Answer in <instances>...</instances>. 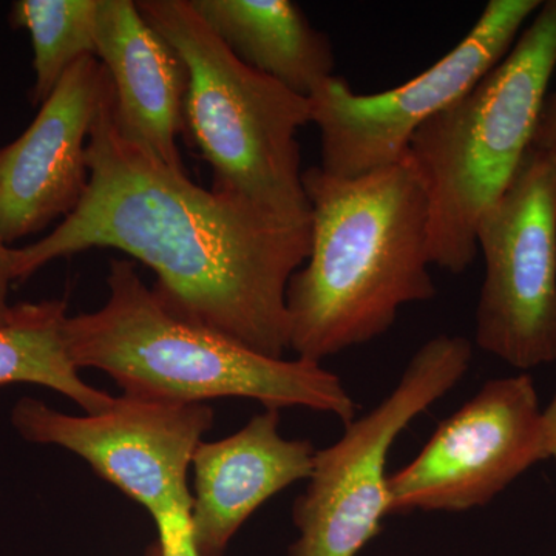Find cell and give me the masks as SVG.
Listing matches in <instances>:
<instances>
[{"instance_id": "6da1fadb", "label": "cell", "mask_w": 556, "mask_h": 556, "mask_svg": "<svg viewBox=\"0 0 556 556\" xmlns=\"http://www.w3.org/2000/svg\"><path fill=\"white\" fill-rule=\"evenodd\" d=\"M90 181L78 207L49 236L11 248L14 281L54 260L116 249L156 274L153 289L182 316L265 356L289 346L287 291L306 262L311 218L200 188L127 141L112 84L91 127Z\"/></svg>"}, {"instance_id": "7a4b0ae2", "label": "cell", "mask_w": 556, "mask_h": 556, "mask_svg": "<svg viewBox=\"0 0 556 556\" xmlns=\"http://www.w3.org/2000/svg\"><path fill=\"white\" fill-rule=\"evenodd\" d=\"M311 248L287 291L289 346L321 362L390 331L402 308L434 299L428 199L408 153L356 178L303 172Z\"/></svg>"}, {"instance_id": "3957f363", "label": "cell", "mask_w": 556, "mask_h": 556, "mask_svg": "<svg viewBox=\"0 0 556 556\" xmlns=\"http://www.w3.org/2000/svg\"><path fill=\"white\" fill-rule=\"evenodd\" d=\"M109 295L93 313L68 316L64 339L76 368L108 372L127 396L206 404L241 397L265 408L357 416L345 383L306 358L265 356L182 316L139 277L129 260H110Z\"/></svg>"}, {"instance_id": "277c9868", "label": "cell", "mask_w": 556, "mask_h": 556, "mask_svg": "<svg viewBox=\"0 0 556 556\" xmlns=\"http://www.w3.org/2000/svg\"><path fill=\"white\" fill-rule=\"evenodd\" d=\"M555 68L556 0H547L507 56L416 131L408 156L427 192L431 265L450 274L473 265L479 223L532 146Z\"/></svg>"}, {"instance_id": "5b68a950", "label": "cell", "mask_w": 556, "mask_h": 556, "mask_svg": "<svg viewBox=\"0 0 556 556\" xmlns=\"http://www.w3.org/2000/svg\"><path fill=\"white\" fill-rule=\"evenodd\" d=\"M137 7L188 70L185 127L211 166L212 189L308 218L299 131L313 124L309 98L239 60L190 0H138Z\"/></svg>"}, {"instance_id": "8992f818", "label": "cell", "mask_w": 556, "mask_h": 556, "mask_svg": "<svg viewBox=\"0 0 556 556\" xmlns=\"http://www.w3.org/2000/svg\"><path fill=\"white\" fill-rule=\"evenodd\" d=\"M471 361L473 343L463 336L428 340L376 407L350 420L334 444L317 450L308 485L292 507L298 538L288 556H357L379 535L390 517L391 448L466 378Z\"/></svg>"}, {"instance_id": "52a82bcc", "label": "cell", "mask_w": 556, "mask_h": 556, "mask_svg": "<svg viewBox=\"0 0 556 556\" xmlns=\"http://www.w3.org/2000/svg\"><path fill=\"white\" fill-rule=\"evenodd\" d=\"M541 0H490L466 38L396 89L358 94L334 76L309 98L320 134V169L356 178L397 163L416 131L495 68L514 49Z\"/></svg>"}, {"instance_id": "ba28073f", "label": "cell", "mask_w": 556, "mask_h": 556, "mask_svg": "<svg viewBox=\"0 0 556 556\" xmlns=\"http://www.w3.org/2000/svg\"><path fill=\"white\" fill-rule=\"evenodd\" d=\"M475 342L517 369L556 364V156L529 149L477 232Z\"/></svg>"}, {"instance_id": "9c48e42d", "label": "cell", "mask_w": 556, "mask_h": 556, "mask_svg": "<svg viewBox=\"0 0 556 556\" xmlns=\"http://www.w3.org/2000/svg\"><path fill=\"white\" fill-rule=\"evenodd\" d=\"M543 408L527 372L486 380L442 420L415 459L388 478L390 515L485 507L546 460Z\"/></svg>"}, {"instance_id": "30bf717a", "label": "cell", "mask_w": 556, "mask_h": 556, "mask_svg": "<svg viewBox=\"0 0 556 556\" xmlns=\"http://www.w3.org/2000/svg\"><path fill=\"white\" fill-rule=\"evenodd\" d=\"M11 424L24 441L83 457L153 517L167 507L192 506L189 468L214 424V409L123 394L98 415L70 416L22 397Z\"/></svg>"}, {"instance_id": "8fae6325", "label": "cell", "mask_w": 556, "mask_h": 556, "mask_svg": "<svg viewBox=\"0 0 556 556\" xmlns=\"http://www.w3.org/2000/svg\"><path fill=\"white\" fill-rule=\"evenodd\" d=\"M108 72L83 58L39 105L21 137L0 148V240L16 243L64 219L90 181L87 148L108 93Z\"/></svg>"}, {"instance_id": "7c38bea8", "label": "cell", "mask_w": 556, "mask_h": 556, "mask_svg": "<svg viewBox=\"0 0 556 556\" xmlns=\"http://www.w3.org/2000/svg\"><path fill=\"white\" fill-rule=\"evenodd\" d=\"M316 447L280 434V409L265 408L225 439L201 442L192 457V521L201 556H223L266 501L311 477Z\"/></svg>"}, {"instance_id": "4fadbf2b", "label": "cell", "mask_w": 556, "mask_h": 556, "mask_svg": "<svg viewBox=\"0 0 556 556\" xmlns=\"http://www.w3.org/2000/svg\"><path fill=\"white\" fill-rule=\"evenodd\" d=\"M97 60L108 72L119 134L153 160L186 172L178 149L185 129L188 70L134 0H101Z\"/></svg>"}, {"instance_id": "5bb4252c", "label": "cell", "mask_w": 556, "mask_h": 556, "mask_svg": "<svg viewBox=\"0 0 556 556\" xmlns=\"http://www.w3.org/2000/svg\"><path fill=\"white\" fill-rule=\"evenodd\" d=\"M228 49L300 97L334 78L331 39L289 0H190Z\"/></svg>"}, {"instance_id": "9a60e30c", "label": "cell", "mask_w": 556, "mask_h": 556, "mask_svg": "<svg viewBox=\"0 0 556 556\" xmlns=\"http://www.w3.org/2000/svg\"><path fill=\"white\" fill-rule=\"evenodd\" d=\"M65 300H42L13 305L10 320L0 327V387L31 383L72 399L86 412L98 415L115 397L80 379L64 339Z\"/></svg>"}, {"instance_id": "2e32d148", "label": "cell", "mask_w": 556, "mask_h": 556, "mask_svg": "<svg viewBox=\"0 0 556 556\" xmlns=\"http://www.w3.org/2000/svg\"><path fill=\"white\" fill-rule=\"evenodd\" d=\"M100 2L16 0L11 3V27L27 31L31 40L35 79L28 98L35 108L53 93L76 62L97 54Z\"/></svg>"}, {"instance_id": "e0dca14e", "label": "cell", "mask_w": 556, "mask_h": 556, "mask_svg": "<svg viewBox=\"0 0 556 556\" xmlns=\"http://www.w3.org/2000/svg\"><path fill=\"white\" fill-rule=\"evenodd\" d=\"M159 532L156 556H201L192 521V506H172L153 515Z\"/></svg>"}, {"instance_id": "ac0fdd59", "label": "cell", "mask_w": 556, "mask_h": 556, "mask_svg": "<svg viewBox=\"0 0 556 556\" xmlns=\"http://www.w3.org/2000/svg\"><path fill=\"white\" fill-rule=\"evenodd\" d=\"M530 149L556 156V90L547 94Z\"/></svg>"}, {"instance_id": "d6986e66", "label": "cell", "mask_w": 556, "mask_h": 556, "mask_svg": "<svg viewBox=\"0 0 556 556\" xmlns=\"http://www.w3.org/2000/svg\"><path fill=\"white\" fill-rule=\"evenodd\" d=\"M13 269H11V247L0 240V327L10 320L13 305H10L9 295L13 283Z\"/></svg>"}, {"instance_id": "ffe728a7", "label": "cell", "mask_w": 556, "mask_h": 556, "mask_svg": "<svg viewBox=\"0 0 556 556\" xmlns=\"http://www.w3.org/2000/svg\"><path fill=\"white\" fill-rule=\"evenodd\" d=\"M543 434L546 457L547 459H554L556 463V387L554 396H552L547 407L543 408Z\"/></svg>"}]
</instances>
